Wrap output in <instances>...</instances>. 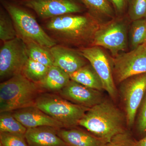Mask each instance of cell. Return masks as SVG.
<instances>
[{
  "label": "cell",
  "instance_id": "cell-24",
  "mask_svg": "<svg viewBox=\"0 0 146 146\" xmlns=\"http://www.w3.org/2000/svg\"><path fill=\"white\" fill-rule=\"evenodd\" d=\"M132 50L146 43V18L133 21L130 31Z\"/></svg>",
  "mask_w": 146,
  "mask_h": 146
},
{
  "label": "cell",
  "instance_id": "cell-25",
  "mask_svg": "<svg viewBox=\"0 0 146 146\" xmlns=\"http://www.w3.org/2000/svg\"><path fill=\"white\" fill-rule=\"evenodd\" d=\"M129 17L132 21L146 18V0H129Z\"/></svg>",
  "mask_w": 146,
  "mask_h": 146
},
{
  "label": "cell",
  "instance_id": "cell-29",
  "mask_svg": "<svg viewBox=\"0 0 146 146\" xmlns=\"http://www.w3.org/2000/svg\"><path fill=\"white\" fill-rule=\"evenodd\" d=\"M112 5L115 13L121 15L124 12L128 0H108Z\"/></svg>",
  "mask_w": 146,
  "mask_h": 146
},
{
  "label": "cell",
  "instance_id": "cell-4",
  "mask_svg": "<svg viewBox=\"0 0 146 146\" xmlns=\"http://www.w3.org/2000/svg\"><path fill=\"white\" fill-rule=\"evenodd\" d=\"M1 3L13 21L18 37L25 42H34L49 48L57 44L39 25L29 9L12 0H1Z\"/></svg>",
  "mask_w": 146,
  "mask_h": 146
},
{
  "label": "cell",
  "instance_id": "cell-1",
  "mask_svg": "<svg viewBox=\"0 0 146 146\" xmlns=\"http://www.w3.org/2000/svg\"><path fill=\"white\" fill-rule=\"evenodd\" d=\"M100 25L99 20L89 13H69L44 21L43 28L57 44L80 49L92 46Z\"/></svg>",
  "mask_w": 146,
  "mask_h": 146
},
{
  "label": "cell",
  "instance_id": "cell-2",
  "mask_svg": "<svg viewBox=\"0 0 146 146\" xmlns=\"http://www.w3.org/2000/svg\"><path fill=\"white\" fill-rule=\"evenodd\" d=\"M125 117L122 112L109 101H102L90 108L78 125L107 143L125 131Z\"/></svg>",
  "mask_w": 146,
  "mask_h": 146
},
{
  "label": "cell",
  "instance_id": "cell-14",
  "mask_svg": "<svg viewBox=\"0 0 146 146\" xmlns=\"http://www.w3.org/2000/svg\"><path fill=\"white\" fill-rule=\"evenodd\" d=\"M14 117L27 129L41 126L65 128L62 123L39 109L35 105L11 111Z\"/></svg>",
  "mask_w": 146,
  "mask_h": 146
},
{
  "label": "cell",
  "instance_id": "cell-20",
  "mask_svg": "<svg viewBox=\"0 0 146 146\" xmlns=\"http://www.w3.org/2000/svg\"><path fill=\"white\" fill-rule=\"evenodd\" d=\"M29 58L50 68L54 65L50 48L33 42H25Z\"/></svg>",
  "mask_w": 146,
  "mask_h": 146
},
{
  "label": "cell",
  "instance_id": "cell-17",
  "mask_svg": "<svg viewBox=\"0 0 146 146\" xmlns=\"http://www.w3.org/2000/svg\"><path fill=\"white\" fill-rule=\"evenodd\" d=\"M70 80V75L68 73L53 65L50 67L44 78L38 84L44 91L58 93Z\"/></svg>",
  "mask_w": 146,
  "mask_h": 146
},
{
  "label": "cell",
  "instance_id": "cell-28",
  "mask_svg": "<svg viewBox=\"0 0 146 146\" xmlns=\"http://www.w3.org/2000/svg\"><path fill=\"white\" fill-rule=\"evenodd\" d=\"M141 106L137 124V132L140 136L139 140L146 136V93Z\"/></svg>",
  "mask_w": 146,
  "mask_h": 146
},
{
  "label": "cell",
  "instance_id": "cell-3",
  "mask_svg": "<svg viewBox=\"0 0 146 146\" xmlns=\"http://www.w3.org/2000/svg\"><path fill=\"white\" fill-rule=\"evenodd\" d=\"M43 92L38 84L23 74L14 76L0 84V112L35 105L37 97Z\"/></svg>",
  "mask_w": 146,
  "mask_h": 146
},
{
  "label": "cell",
  "instance_id": "cell-11",
  "mask_svg": "<svg viewBox=\"0 0 146 146\" xmlns=\"http://www.w3.org/2000/svg\"><path fill=\"white\" fill-rule=\"evenodd\" d=\"M96 72L103 89L113 99L117 97L113 72L109 59L100 47L92 46L78 49Z\"/></svg>",
  "mask_w": 146,
  "mask_h": 146
},
{
  "label": "cell",
  "instance_id": "cell-26",
  "mask_svg": "<svg viewBox=\"0 0 146 146\" xmlns=\"http://www.w3.org/2000/svg\"><path fill=\"white\" fill-rule=\"evenodd\" d=\"M137 140L126 130L114 136L105 146H136Z\"/></svg>",
  "mask_w": 146,
  "mask_h": 146
},
{
  "label": "cell",
  "instance_id": "cell-10",
  "mask_svg": "<svg viewBox=\"0 0 146 146\" xmlns=\"http://www.w3.org/2000/svg\"><path fill=\"white\" fill-rule=\"evenodd\" d=\"M123 82L121 92L126 113V121L128 127H131L146 93V73L133 76Z\"/></svg>",
  "mask_w": 146,
  "mask_h": 146
},
{
  "label": "cell",
  "instance_id": "cell-23",
  "mask_svg": "<svg viewBox=\"0 0 146 146\" xmlns=\"http://www.w3.org/2000/svg\"><path fill=\"white\" fill-rule=\"evenodd\" d=\"M18 37L11 17L3 6L0 9V39L3 42Z\"/></svg>",
  "mask_w": 146,
  "mask_h": 146
},
{
  "label": "cell",
  "instance_id": "cell-8",
  "mask_svg": "<svg viewBox=\"0 0 146 146\" xmlns=\"http://www.w3.org/2000/svg\"><path fill=\"white\" fill-rule=\"evenodd\" d=\"M92 46L103 47L109 50L114 56L125 50L127 46V29L122 20L113 19L101 25L93 41Z\"/></svg>",
  "mask_w": 146,
  "mask_h": 146
},
{
  "label": "cell",
  "instance_id": "cell-21",
  "mask_svg": "<svg viewBox=\"0 0 146 146\" xmlns=\"http://www.w3.org/2000/svg\"><path fill=\"white\" fill-rule=\"evenodd\" d=\"M27 128L13 116L11 111L0 112V133L25 136Z\"/></svg>",
  "mask_w": 146,
  "mask_h": 146
},
{
  "label": "cell",
  "instance_id": "cell-13",
  "mask_svg": "<svg viewBox=\"0 0 146 146\" xmlns=\"http://www.w3.org/2000/svg\"><path fill=\"white\" fill-rule=\"evenodd\" d=\"M54 66L59 67L69 75L87 64L86 60L79 50L56 44L50 48Z\"/></svg>",
  "mask_w": 146,
  "mask_h": 146
},
{
  "label": "cell",
  "instance_id": "cell-15",
  "mask_svg": "<svg viewBox=\"0 0 146 146\" xmlns=\"http://www.w3.org/2000/svg\"><path fill=\"white\" fill-rule=\"evenodd\" d=\"M58 129L50 126L27 129L25 138L29 146H68L58 135Z\"/></svg>",
  "mask_w": 146,
  "mask_h": 146
},
{
  "label": "cell",
  "instance_id": "cell-27",
  "mask_svg": "<svg viewBox=\"0 0 146 146\" xmlns=\"http://www.w3.org/2000/svg\"><path fill=\"white\" fill-rule=\"evenodd\" d=\"M0 144L2 146H29L25 136L5 132L0 133Z\"/></svg>",
  "mask_w": 146,
  "mask_h": 146
},
{
  "label": "cell",
  "instance_id": "cell-7",
  "mask_svg": "<svg viewBox=\"0 0 146 146\" xmlns=\"http://www.w3.org/2000/svg\"><path fill=\"white\" fill-rule=\"evenodd\" d=\"M113 77L118 83L133 76L146 73V44L118 54L112 60Z\"/></svg>",
  "mask_w": 146,
  "mask_h": 146
},
{
  "label": "cell",
  "instance_id": "cell-9",
  "mask_svg": "<svg viewBox=\"0 0 146 146\" xmlns=\"http://www.w3.org/2000/svg\"><path fill=\"white\" fill-rule=\"evenodd\" d=\"M31 9L42 20L64 14L82 12L84 7L75 0H12Z\"/></svg>",
  "mask_w": 146,
  "mask_h": 146
},
{
  "label": "cell",
  "instance_id": "cell-32",
  "mask_svg": "<svg viewBox=\"0 0 146 146\" xmlns=\"http://www.w3.org/2000/svg\"></svg>",
  "mask_w": 146,
  "mask_h": 146
},
{
  "label": "cell",
  "instance_id": "cell-31",
  "mask_svg": "<svg viewBox=\"0 0 146 146\" xmlns=\"http://www.w3.org/2000/svg\"><path fill=\"white\" fill-rule=\"evenodd\" d=\"M0 146H2L1 145V144H0Z\"/></svg>",
  "mask_w": 146,
  "mask_h": 146
},
{
  "label": "cell",
  "instance_id": "cell-18",
  "mask_svg": "<svg viewBox=\"0 0 146 146\" xmlns=\"http://www.w3.org/2000/svg\"><path fill=\"white\" fill-rule=\"evenodd\" d=\"M71 80L98 91L103 89L101 80L91 64H86L70 74Z\"/></svg>",
  "mask_w": 146,
  "mask_h": 146
},
{
  "label": "cell",
  "instance_id": "cell-22",
  "mask_svg": "<svg viewBox=\"0 0 146 146\" xmlns=\"http://www.w3.org/2000/svg\"><path fill=\"white\" fill-rule=\"evenodd\" d=\"M50 68L29 58L22 74L32 82L39 84L44 78Z\"/></svg>",
  "mask_w": 146,
  "mask_h": 146
},
{
  "label": "cell",
  "instance_id": "cell-6",
  "mask_svg": "<svg viewBox=\"0 0 146 146\" xmlns=\"http://www.w3.org/2000/svg\"><path fill=\"white\" fill-rule=\"evenodd\" d=\"M29 58L26 44L21 38L3 42L0 49L1 80L22 74Z\"/></svg>",
  "mask_w": 146,
  "mask_h": 146
},
{
  "label": "cell",
  "instance_id": "cell-16",
  "mask_svg": "<svg viewBox=\"0 0 146 146\" xmlns=\"http://www.w3.org/2000/svg\"><path fill=\"white\" fill-rule=\"evenodd\" d=\"M57 134L68 146H105L107 143L89 131L74 127L58 129Z\"/></svg>",
  "mask_w": 146,
  "mask_h": 146
},
{
  "label": "cell",
  "instance_id": "cell-12",
  "mask_svg": "<svg viewBox=\"0 0 146 146\" xmlns=\"http://www.w3.org/2000/svg\"><path fill=\"white\" fill-rule=\"evenodd\" d=\"M58 94L73 103L88 108L93 107L103 100L99 91L89 88L71 80Z\"/></svg>",
  "mask_w": 146,
  "mask_h": 146
},
{
  "label": "cell",
  "instance_id": "cell-5",
  "mask_svg": "<svg viewBox=\"0 0 146 146\" xmlns=\"http://www.w3.org/2000/svg\"><path fill=\"white\" fill-rule=\"evenodd\" d=\"M35 106L64 125L75 127L89 108L69 101L58 94L43 92L37 97Z\"/></svg>",
  "mask_w": 146,
  "mask_h": 146
},
{
  "label": "cell",
  "instance_id": "cell-19",
  "mask_svg": "<svg viewBox=\"0 0 146 146\" xmlns=\"http://www.w3.org/2000/svg\"><path fill=\"white\" fill-rule=\"evenodd\" d=\"M88 13L99 20L102 18H114L115 12L108 0H81Z\"/></svg>",
  "mask_w": 146,
  "mask_h": 146
},
{
  "label": "cell",
  "instance_id": "cell-30",
  "mask_svg": "<svg viewBox=\"0 0 146 146\" xmlns=\"http://www.w3.org/2000/svg\"><path fill=\"white\" fill-rule=\"evenodd\" d=\"M136 146H146V136L140 140H137Z\"/></svg>",
  "mask_w": 146,
  "mask_h": 146
}]
</instances>
